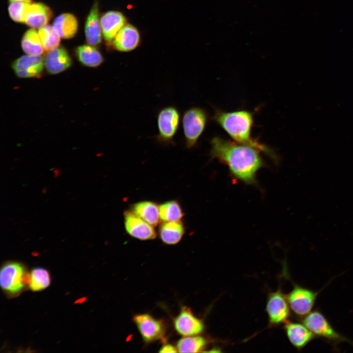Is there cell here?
<instances>
[{
    "label": "cell",
    "mask_w": 353,
    "mask_h": 353,
    "mask_svg": "<svg viewBox=\"0 0 353 353\" xmlns=\"http://www.w3.org/2000/svg\"><path fill=\"white\" fill-rule=\"evenodd\" d=\"M266 310L271 326L285 324L290 316V308L286 296L279 288L268 296Z\"/></svg>",
    "instance_id": "cell-7"
},
{
    "label": "cell",
    "mask_w": 353,
    "mask_h": 353,
    "mask_svg": "<svg viewBox=\"0 0 353 353\" xmlns=\"http://www.w3.org/2000/svg\"><path fill=\"white\" fill-rule=\"evenodd\" d=\"M176 348L170 344H165L163 345L160 348L159 352L163 353H176L177 352Z\"/></svg>",
    "instance_id": "cell-29"
},
{
    "label": "cell",
    "mask_w": 353,
    "mask_h": 353,
    "mask_svg": "<svg viewBox=\"0 0 353 353\" xmlns=\"http://www.w3.org/2000/svg\"><path fill=\"white\" fill-rule=\"evenodd\" d=\"M11 67L19 78L38 77L45 67L44 58L41 55H23L15 59Z\"/></svg>",
    "instance_id": "cell-10"
},
{
    "label": "cell",
    "mask_w": 353,
    "mask_h": 353,
    "mask_svg": "<svg viewBox=\"0 0 353 353\" xmlns=\"http://www.w3.org/2000/svg\"><path fill=\"white\" fill-rule=\"evenodd\" d=\"M208 120L207 111L199 106L186 110L182 116V127L186 148L195 146L203 134Z\"/></svg>",
    "instance_id": "cell-3"
},
{
    "label": "cell",
    "mask_w": 353,
    "mask_h": 353,
    "mask_svg": "<svg viewBox=\"0 0 353 353\" xmlns=\"http://www.w3.org/2000/svg\"><path fill=\"white\" fill-rule=\"evenodd\" d=\"M284 328L289 341L299 350L316 337L303 323L288 321L284 324Z\"/></svg>",
    "instance_id": "cell-17"
},
{
    "label": "cell",
    "mask_w": 353,
    "mask_h": 353,
    "mask_svg": "<svg viewBox=\"0 0 353 353\" xmlns=\"http://www.w3.org/2000/svg\"><path fill=\"white\" fill-rule=\"evenodd\" d=\"M140 35L138 30L131 24H126L118 32L111 44L113 49L121 52L135 50L139 45Z\"/></svg>",
    "instance_id": "cell-15"
},
{
    "label": "cell",
    "mask_w": 353,
    "mask_h": 353,
    "mask_svg": "<svg viewBox=\"0 0 353 353\" xmlns=\"http://www.w3.org/2000/svg\"><path fill=\"white\" fill-rule=\"evenodd\" d=\"M102 36L108 44H111L118 32L127 22L125 15L120 11H109L100 18Z\"/></svg>",
    "instance_id": "cell-14"
},
{
    "label": "cell",
    "mask_w": 353,
    "mask_h": 353,
    "mask_svg": "<svg viewBox=\"0 0 353 353\" xmlns=\"http://www.w3.org/2000/svg\"><path fill=\"white\" fill-rule=\"evenodd\" d=\"M124 225L126 232L132 237L141 240H152L156 233L153 226L132 211L124 213Z\"/></svg>",
    "instance_id": "cell-11"
},
{
    "label": "cell",
    "mask_w": 353,
    "mask_h": 353,
    "mask_svg": "<svg viewBox=\"0 0 353 353\" xmlns=\"http://www.w3.org/2000/svg\"><path fill=\"white\" fill-rule=\"evenodd\" d=\"M38 32L45 51L48 52L59 47L61 38L52 26L47 25L39 28Z\"/></svg>",
    "instance_id": "cell-26"
},
{
    "label": "cell",
    "mask_w": 353,
    "mask_h": 353,
    "mask_svg": "<svg viewBox=\"0 0 353 353\" xmlns=\"http://www.w3.org/2000/svg\"><path fill=\"white\" fill-rule=\"evenodd\" d=\"M180 122V112L176 106L170 105L160 109L157 115L156 140L163 145L173 144Z\"/></svg>",
    "instance_id": "cell-5"
},
{
    "label": "cell",
    "mask_w": 353,
    "mask_h": 353,
    "mask_svg": "<svg viewBox=\"0 0 353 353\" xmlns=\"http://www.w3.org/2000/svg\"><path fill=\"white\" fill-rule=\"evenodd\" d=\"M159 216L163 222L180 221L184 213L179 203L177 201L171 200L159 206Z\"/></svg>",
    "instance_id": "cell-25"
},
{
    "label": "cell",
    "mask_w": 353,
    "mask_h": 353,
    "mask_svg": "<svg viewBox=\"0 0 353 353\" xmlns=\"http://www.w3.org/2000/svg\"><path fill=\"white\" fill-rule=\"evenodd\" d=\"M131 211L153 227L160 220L159 206L151 201H142L132 205Z\"/></svg>",
    "instance_id": "cell-22"
},
{
    "label": "cell",
    "mask_w": 353,
    "mask_h": 353,
    "mask_svg": "<svg viewBox=\"0 0 353 353\" xmlns=\"http://www.w3.org/2000/svg\"><path fill=\"white\" fill-rule=\"evenodd\" d=\"M100 18L99 3L96 1L92 6L85 23V39L89 45L95 46L101 42L102 34Z\"/></svg>",
    "instance_id": "cell-18"
},
{
    "label": "cell",
    "mask_w": 353,
    "mask_h": 353,
    "mask_svg": "<svg viewBox=\"0 0 353 353\" xmlns=\"http://www.w3.org/2000/svg\"><path fill=\"white\" fill-rule=\"evenodd\" d=\"M50 8L41 2H29L26 6L24 23L31 28L39 29L48 25L52 17Z\"/></svg>",
    "instance_id": "cell-13"
},
{
    "label": "cell",
    "mask_w": 353,
    "mask_h": 353,
    "mask_svg": "<svg viewBox=\"0 0 353 353\" xmlns=\"http://www.w3.org/2000/svg\"><path fill=\"white\" fill-rule=\"evenodd\" d=\"M212 119L233 141L256 148L275 162L278 161V157L273 150L252 136L254 117L252 112L244 109L225 111L216 109Z\"/></svg>",
    "instance_id": "cell-2"
},
{
    "label": "cell",
    "mask_w": 353,
    "mask_h": 353,
    "mask_svg": "<svg viewBox=\"0 0 353 353\" xmlns=\"http://www.w3.org/2000/svg\"><path fill=\"white\" fill-rule=\"evenodd\" d=\"M318 294L319 292L294 284L292 290L286 296L293 313L303 317L312 311Z\"/></svg>",
    "instance_id": "cell-6"
},
{
    "label": "cell",
    "mask_w": 353,
    "mask_h": 353,
    "mask_svg": "<svg viewBox=\"0 0 353 353\" xmlns=\"http://www.w3.org/2000/svg\"><path fill=\"white\" fill-rule=\"evenodd\" d=\"M10 2H16V1H22V2H31V0H9Z\"/></svg>",
    "instance_id": "cell-30"
},
{
    "label": "cell",
    "mask_w": 353,
    "mask_h": 353,
    "mask_svg": "<svg viewBox=\"0 0 353 353\" xmlns=\"http://www.w3.org/2000/svg\"><path fill=\"white\" fill-rule=\"evenodd\" d=\"M133 320L145 342L151 343L164 338L165 326L161 320L148 313L135 315Z\"/></svg>",
    "instance_id": "cell-8"
},
{
    "label": "cell",
    "mask_w": 353,
    "mask_h": 353,
    "mask_svg": "<svg viewBox=\"0 0 353 353\" xmlns=\"http://www.w3.org/2000/svg\"><path fill=\"white\" fill-rule=\"evenodd\" d=\"M210 145L212 159H217L226 165L236 179L247 184H257L256 173L264 166L260 151L217 136L211 139Z\"/></svg>",
    "instance_id": "cell-1"
},
{
    "label": "cell",
    "mask_w": 353,
    "mask_h": 353,
    "mask_svg": "<svg viewBox=\"0 0 353 353\" xmlns=\"http://www.w3.org/2000/svg\"><path fill=\"white\" fill-rule=\"evenodd\" d=\"M207 344L208 341L205 338L195 335L180 338L176 348L179 353H198L205 349Z\"/></svg>",
    "instance_id": "cell-24"
},
{
    "label": "cell",
    "mask_w": 353,
    "mask_h": 353,
    "mask_svg": "<svg viewBox=\"0 0 353 353\" xmlns=\"http://www.w3.org/2000/svg\"><path fill=\"white\" fill-rule=\"evenodd\" d=\"M51 26L54 32L61 38L69 39L76 35L78 28V23L74 14L64 13L55 18Z\"/></svg>",
    "instance_id": "cell-19"
},
{
    "label": "cell",
    "mask_w": 353,
    "mask_h": 353,
    "mask_svg": "<svg viewBox=\"0 0 353 353\" xmlns=\"http://www.w3.org/2000/svg\"><path fill=\"white\" fill-rule=\"evenodd\" d=\"M25 273L23 266L19 263L9 262L5 264L0 270L1 287L12 294L19 292L25 285L23 282Z\"/></svg>",
    "instance_id": "cell-9"
},
{
    "label": "cell",
    "mask_w": 353,
    "mask_h": 353,
    "mask_svg": "<svg viewBox=\"0 0 353 353\" xmlns=\"http://www.w3.org/2000/svg\"><path fill=\"white\" fill-rule=\"evenodd\" d=\"M21 47L27 55H41L45 51L38 32L33 28L27 30L23 35Z\"/></svg>",
    "instance_id": "cell-23"
},
{
    "label": "cell",
    "mask_w": 353,
    "mask_h": 353,
    "mask_svg": "<svg viewBox=\"0 0 353 353\" xmlns=\"http://www.w3.org/2000/svg\"><path fill=\"white\" fill-rule=\"evenodd\" d=\"M31 280L29 284L33 291L42 290L50 283V277L48 271L42 268H34L31 272Z\"/></svg>",
    "instance_id": "cell-27"
},
{
    "label": "cell",
    "mask_w": 353,
    "mask_h": 353,
    "mask_svg": "<svg viewBox=\"0 0 353 353\" xmlns=\"http://www.w3.org/2000/svg\"><path fill=\"white\" fill-rule=\"evenodd\" d=\"M174 325L176 332L184 336L198 335L203 332L204 325L187 307L183 306L175 318Z\"/></svg>",
    "instance_id": "cell-12"
},
{
    "label": "cell",
    "mask_w": 353,
    "mask_h": 353,
    "mask_svg": "<svg viewBox=\"0 0 353 353\" xmlns=\"http://www.w3.org/2000/svg\"><path fill=\"white\" fill-rule=\"evenodd\" d=\"M29 2H11L8 7V14L11 19L18 23H24L25 14Z\"/></svg>",
    "instance_id": "cell-28"
},
{
    "label": "cell",
    "mask_w": 353,
    "mask_h": 353,
    "mask_svg": "<svg viewBox=\"0 0 353 353\" xmlns=\"http://www.w3.org/2000/svg\"><path fill=\"white\" fill-rule=\"evenodd\" d=\"M184 232V226L180 221L163 222L158 229L161 240L169 245L177 244L182 239Z\"/></svg>",
    "instance_id": "cell-20"
},
{
    "label": "cell",
    "mask_w": 353,
    "mask_h": 353,
    "mask_svg": "<svg viewBox=\"0 0 353 353\" xmlns=\"http://www.w3.org/2000/svg\"><path fill=\"white\" fill-rule=\"evenodd\" d=\"M75 53L78 61L86 67L96 68L104 61L103 56L100 51L94 46L89 44L77 47Z\"/></svg>",
    "instance_id": "cell-21"
},
{
    "label": "cell",
    "mask_w": 353,
    "mask_h": 353,
    "mask_svg": "<svg viewBox=\"0 0 353 353\" xmlns=\"http://www.w3.org/2000/svg\"><path fill=\"white\" fill-rule=\"evenodd\" d=\"M72 64V60L69 52L62 47L59 46L48 51L44 57L45 68L51 75H56L67 70Z\"/></svg>",
    "instance_id": "cell-16"
},
{
    "label": "cell",
    "mask_w": 353,
    "mask_h": 353,
    "mask_svg": "<svg viewBox=\"0 0 353 353\" xmlns=\"http://www.w3.org/2000/svg\"><path fill=\"white\" fill-rule=\"evenodd\" d=\"M303 323L315 335L334 347L346 342L353 346V341L337 331L324 315L318 310L311 311L303 317Z\"/></svg>",
    "instance_id": "cell-4"
}]
</instances>
